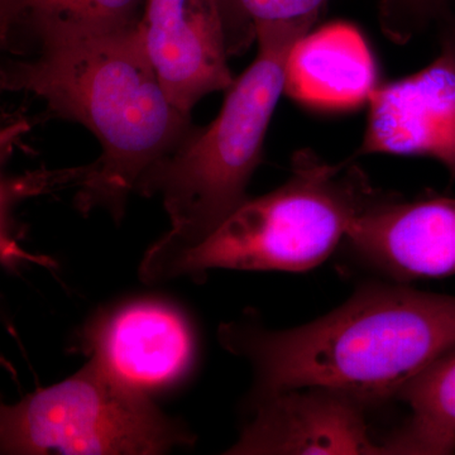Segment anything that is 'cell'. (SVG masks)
I'll use <instances>...</instances> for the list:
<instances>
[{"label": "cell", "instance_id": "cell-6", "mask_svg": "<svg viewBox=\"0 0 455 455\" xmlns=\"http://www.w3.org/2000/svg\"><path fill=\"white\" fill-rule=\"evenodd\" d=\"M363 140L355 156L429 157L455 181V23L442 51L419 73L374 90Z\"/></svg>", "mask_w": 455, "mask_h": 455}, {"label": "cell", "instance_id": "cell-4", "mask_svg": "<svg viewBox=\"0 0 455 455\" xmlns=\"http://www.w3.org/2000/svg\"><path fill=\"white\" fill-rule=\"evenodd\" d=\"M385 196L357 164H331L313 149H300L283 187L248 197L202 243L171 260L158 283L180 276L199 281L212 268L309 271Z\"/></svg>", "mask_w": 455, "mask_h": 455}, {"label": "cell", "instance_id": "cell-3", "mask_svg": "<svg viewBox=\"0 0 455 455\" xmlns=\"http://www.w3.org/2000/svg\"><path fill=\"white\" fill-rule=\"evenodd\" d=\"M315 22L298 20L257 27L259 52L227 90L220 116L196 127L164 161L140 180V196H158L169 214V232L145 254L140 276L154 283L179 254L204 239L248 199L266 133L281 95L296 42Z\"/></svg>", "mask_w": 455, "mask_h": 455}, {"label": "cell", "instance_id": "cell-10", "mask_svg": "<svg viewBox=\"0 0 455 455\" xmlns=\"http://www.w3.org/2000/svg\"><path fill=\"white\" fill-rule=\"evenodd\" d=\"M83 340L90 357L142 392L175 382L193 358L187 320L156 301L132 302L98 317Z\"/></svg>", "mask_w": 455, "mask_h": 455}, {"label": "cell", "instance_id": "cell-9", "mask_svg": "<svg viewBox=\"0 0 455 455\" xmlns=\"http://www.w3.org/2000/svg\"><path fill=\"white\" fill-rule=\"evenodd\" d=\"M367 267L396 281L455 275V197L414 202L386 196L358 217L344 239Z\"/></svg>", "mask_w": 455, "mask_h": 455}, {"label": "cell", "instance_id": "cell-14", "mask_svg": "<svg viewBox=\"0 0 455 455\" xmlns=\"http://www.w3.org/2000/svg\"><path fill=\"white\" fill-rule=\"evenodd\" d=\"M451 0H383L381 26L390 40L405 44L434 20H449Z\"/></svg>", "mask_w": 455, "mask_h": 455}, {"label": "cell", "instance_id": "cell-11", "mask_svg": "<svg viewBox=\"0 0 455 455\" xmlns=\"http://www.w3.org/2000/svg\"><path fill=\"white\" fill-rule=\"evenodd\" d=\"M376 60L349 22H333L296 42L287 60L284 94L315 109L348 110L379 88Z\"/></svg>", "mask_w": 455, "mask_h": 455}, {"label": "cell", "instance_id": "cell-7", "mask_svg": "<svg viewBox=\"0 0 455 455\" xmlns=\"http://www.w3.org/2000/svg\"><path fill=\"white\" fill-rule=\"evenodd\" d=\"M140 33L164 94L179 112L235 83L217 0H146Z\"/></svg>", "mask_w": 455, "mask_h": 455}, {"label": "cell", "instance_id": "cell-1", "mask_svg": "<svg viewBox=\"0 0 455 455\" xmlns=\"http://www.w3.org/2000/svg\"><path fill=\"white\" fill-rule=\"evenodd\" d=\"M139 25L51 27L33 38L27 59L9 60L0 74L2 89L33 94L53 116L94 134L101 155L84 167L75 203L116 221L143 176L196 128L164 94Z\"/></svg>", "mask_w": 455, "mask_h": 455}, {"label": "cell", "instance_id": "cell-8", "mask_svg": "<svg viewBox=\"0 0 455 455\" xmlns=\"http://www.w3.org/2000/svg\"><path fill=\"white\" fill-rule=\"evenodd\" d=\"M367 405L346 392L302 387L257 397L252 421L227 454H385Z\"/></svg>", "mask_w": 455, "mask_h": 455}, {"label": "cell", "instance_id": "cell-15", "mask_svg": "<svg viewBox=\"0 0 455 455\" xmlns=\"http://www.w3.org/2000/svg\"><path fill=\"white\" fill-rule=\"evenodd\" d=\"M74 0H2V42H11L32 27L57 16Z\"/></svg>", "mask_w": 455, "mask_h": 455}, {"label": "cell", "instance_id": "cell-5", "mask_svg": "<svg viewBox=\"0 0 455 455\" xmlns=\"http://www.w3.org/2000/svg\"><path fill=\"white\" fill-rule=\"evenodd\" d=\"M184 425L98 359L0 414L2 454L156 455L190 447Z\"/></svg>", "mask_w": 455, "mask_h": 455}, {"label": "cell", "instance_id": "cell-2", "mask_svg": "<svg viewBox=\"0 0 455 455\" xmlns=\"http://www.w3.org/2000/svg\"><path fill=\"white\" fill-rule=\"evenodd\" d=\"M221 346L248 359L257 397L302 387L333 388L364 405L396 397L425 366L455 346V298L368 284L310 324L266 331L228 323Z\"/></svg>", "mask_w": 455, "mask_h": 455}, {"label": "cell", "instance_id": "cell-12", "mask_svg": "<svg viewBox=\"0 0 455 455\" xmlns=\"http://www.w3.org/2000/svg\"><path fill=\"white\" fill-rule=\"evenodd\" d=\"M396 397L411 416L382 443L385 454L455 453V346L415 374Z\"/></svg>", "mask_w": 455, "mask_h": 455}, {"label": "cell", "instance_id": "cell-13", "mask_svg": "<svg viewBox=\"0 0 455 455\" xmlns=\"http://www.w3.org/2000/svg\"><path fill=\"white\" fill-rule=\"evenodd\" d=\"M331 0H217L229 56L243 55L256 42L257 27L298 20L317 22Z\"/></svg>", "mask_w": 455, "mask_h": 455}, {"label": "cell", "instance_id": "cell-16", "mask_svg": "<svg viewBox=\"0 0 455 455\" xmlns=\"http://www.w3.org/2000/svg\"><path fill=\"white\" fill-rule=\"evenodd\" d=\"M451 3H453L454 7H455V0H451Z\"/></svg>", "mask_w": 455, "mask_h": 455}]
</instances>
